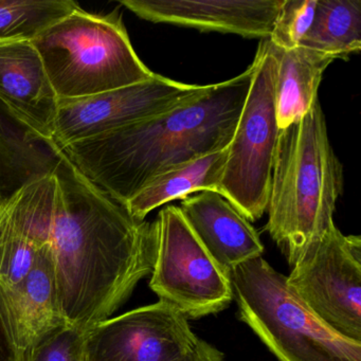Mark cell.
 <instances>
[{"instance_id":"1","label":"cell","mask_w":361,"mask_h":361,"mask_svg":"<svg viewBox=\"0 0 361 361\" xmlns=\"http://www.w3.org/2000/svg\"><path fill=\"white\" fill-rule=\"evenodd\" d=\"M52 265L68 326L87 331L111 318L152 274L153 221H138L67 158L56 174Z\"/></svg>"},{"instance_id":"2","label":"cell","mask_w":361,"mask_h":361,"mask_svg":"<svg viewBox=\"0 0 361 361\" xmlns=\"http://www.w3.org/2000/svg\"><path fill=\"white\" fill-rule=\"evenodd\" d=\"M252 75L251 65L164 113L62 149L90 183L124 206L160 173L227 149Z\"/></svg>"},{"instance_id":"3","label":"cell","mask_w":361,"mask_h":361,"mask_svg":"<svg viewBox=\"0 0 361 361\" xmlns=\"http://www.w3.org/2000/svg\"><path fill=\"white\" fill-rule=\"evenodd\" d=\"M343 187V166L329 142L318 99L302 119L280 130L272 169L266 230L289 265L335 225Z\"/></svg>"},{"instance_id":"4","label":"cell","mask_w":361,"mask_h":361,"mask_svg":"<svg viewBox=\"0 0 361 361\" xmlns=\"http://www.w3.org/2000/svg\"><path fill=\"white\" fill-rule=\"evenodd\" d=\"M31 43L59 100L111 92L155 75L135 52L118 10L97 16L79 8Z\"/></svg>"},{"instance_id":"5","label":"cell","mask_w":361,"mask_h":361,"mask_svg":"<svg viewBox=\"0 0 361 361\" xmlns=\"http://www.w3.org/2000/svg\"><path fill=\"white\" fill-rule=\"evenodd\" d=\"M238 319L279 361H361V342L342 337L290 290L286 276L263 257L231 271Z\"/></svg>"},{"instance_id":"6","label":"cell","mask_w":361,"mask_h":361,"mask_svg":"<svg viewBox=\"0 0 361 361\" xmlns=\"http://www.w3.org/2000/svg\"><path fill=\"white\" fill-rule=\"evenodd\" d=\"M250 90L227 147L219 194L249 221L267 210L280 128L274 103L276 63L269 39H262L252 63Z\"/></svg>"},{"instance_id":"7","label":"cell","mask_w":361,"mask_h":361,"mask_svg":"<svg viewBox=\"0 0 361 361\" xmlns=\"http://www.w3.org/2000/svg\"><path fill=\"white\" fill-rule=\"evenodd\" d=\"M153 223L155 257L149 288L188 319L197 320L229 307L231 272L200 244L179 207L166 206Z\"/></svg>"},{"instance_id":"8","label":"cell","mask_w":361,"mask_h":361,"mask_svg":"<svg viewBox=\"0 0 361 361\" xmlns=\"http://www.w3.org/2000/svg\"><path fill=\"white\" fill-rule=\"evenodd\" d=\"M290 290L327 326L361 342V238L336 225L310 240L290 264Z\"/></svg>"},{"instance_id":"9","label":"cell","mask_w":361,"mask_h":361,"mask_svg":"<svg viewBox=\"0 0 361 361\" xmlns=\"http://www.w3.org/2000/svg\"><path fill=\"white\" fill-rule=\"evenodd\" d=\"M204 88L155 73L142 83L85 98L59 100L52 139L63 149L164 113Z\"/></svg>"},{"instance_id":"10","label":"cell","mask_w":361,"mask_h":361,"mask_svg":"<svg viewBox=\"0 0 361 361\" xmlns=\"http://www.w3.org/2000/svg\"><path fill=\"white\" fill-rule=\"evenodd\" d=\"M189 319L168 302L130 310L85 333V361H179L197 345Z\"/></svg>"},{"instance_id":"11","label":"cell","mask_w":361,"mask_h":361,"mask_svg":"<svg viewBox=\"0 0 361 361\" xmlns=\"http://www.w3.org/2000/svg\"><path fill=\"white\" fill-rule=\"evenodd\" d=\"M284 0H123L141 20L269 39Z\"/></svg>"},{"instance_id":"12","label":"cell","mask_w":361,"mask_h":361,"mask_svg":"<svg viewBox=\"0 0 361 361\" xmlns=\"http://www.w3.org/2000/svg\"><path fill=\"white\" fill-rule=\"evenodd\" d=\"M0 319L16 361L59 329L67 326L59 301L49 246L39 251L28 276L11 287L0 286Z\"/></svg>"},{"instance_id":"13","label":"cell","mask_w":361,"mask_h":361,"mask_svg":"<svg viewBox=\"0 0 361 361\" xmlns=\"http://www.w3.org/2000/svg\"><path fill=\"white\" fill-rule=\"evenodd\" d=\"M179 209L200 244L224 269L231 272L236 266L263 255L259 232L219 192L188 196Z\"/></svg>"},{"instance_id":"14","label":"cell","mask_w":361,"mask_h":361,"mask_svg":"<svg viewBox=\"0 0 361 361\" xmlns=\"http://www.w3.org/2000/svg\"><path fill=\"white\" fill-rule=\"evenodd\" d=\"M0 101L52 138L59 98L31 42L0 44Z\"/></svg>"},{"instance_id":"15","label":"cell","mask_w":361,"mask_h":361,"mask_svg":"<svg viewBox=\"0 0 361 361\" xmlns=\"http://www.w3.org/2000/svg\"><path fill=\"white\" fill-rule=\"evenodd\" d=\"M66 159L51 137L0 101V204L27 185L54 176Z\"/></svg>"},{"instance_id":"16","label":"cell","mask_w":361,"mask_h":361,"mask_svg":"<svg viewBox=\"0 0 361 361\" xmlns=\"http://www.w3.org/2000/svg\"><path fill=\"white\" fill-rule=\"evenodd\" d=\"M270 46L276 63V120L279 128L284 130L302 119L318 100L323 73L337 59L302 46L290 50L281 49L271 43Z\"/></svg>"},{"instance_id":"17","label":"cell","mask_w":361,"mask_h":361,"mask_svg":"<svg viewBox=\"0 0 361 361\" xmlns=\"http://www.w3.org/2000/svg\"><path fill=\"white\" fill-rule=\"evenodd\" d=\"M226 157L227 149L169 169L149 180L124 207L136 221H143L154 209L178 198L202 191L219 193Z\"/></svg>"},{"instance_id":"18","label":"cell","mask_w":361,"mask_h":361,"mask_svg":"<svg viewBox=\"0 0 361 361\" xmlns=\"http://www.w3.org/2000/svg\"><path fill=\"white\" fill-rule=\"evenodd\" d=\"M300 46L348 59L361 49L360 0H317L314 22Z\"/></svg>"},{"instance_id":"19","label":"cell","mask_w":361,"mask_h":361,"mask_svg":"<svg viewBox=\"0 0 361 361\" xmlns=\"http://www.w3.org/2000/svg\"><path fill=\"white\" fill-rule=\"evenodd\" d=\"M79 8L71 0H0V44L32 42Z\"/></svg>"},{"instance_id":"20","label":"cell","mask_w":361,"mask_h":361,"mask_svg":"<svg viewBox=\"0 0 361 361\" xmlns=\"http://www.w3.org/2000/svg\"><path fill=\"white\" fill-rule=\"evenodd\" d=\"M41 250L7 206L0 204V286L11 287L22 282L32 270Z\"/></svg>"},{"instance_id":"21","label":"cell","mask_w":361,"mask_h":361,"mask_svg":"<svg viewBox=\"0 0 361 361\" xmlns=\"http://www.w3.org/2000/svg\"><path fill=\"white\" fill-rule=\"evenodd\" d=\"M316 6L317 0H284L268 39L270 43L284 50L300 46L314 22Z\"/></svg>"},{"instance_id":"22","label":"cell","mask_w":361,"mask_h":361,"mask_svg":"<svg viewBox=\"0 0 361 361\" xmlns=\"http://www.w3.org/2000/svg\"><path fill=\"white\" fill-rule=\"evenodd\" d=\"M85 333L67 325L41 342L25 361H85Z\"/></svg>"},{"instance_id":"23","label":"cell","mask_w":361,"mask_h":361,"mask_svg":"<svg viewBox=\"0 0 361 361\" xmlns=\"http://www.w3.org/2000/svg\"><path fill=\"white\" fill-rule=\"evenodd\" d=\"M179 361H226L221 350L204 340L200 339L196 348Z\"/></svg>"},{"instance_id":"24","label":"cell","mask_w":361,"mask_h":361,"mask_svg":"<svg viewBox=\"0 0 361 361\" xmlns=\"http://www.w3.org/2000/svg\"><path fill=\"white\" fill-rule=\"evenodd\" d=\"M0 361H16V354L1 319H0Z\"/></svg>"}]
</instances>
